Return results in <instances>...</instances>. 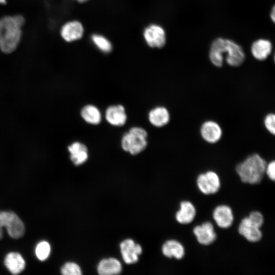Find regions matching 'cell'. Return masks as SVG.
I'll return each mask as SVG.
<instances>
[{
	"label": "cell",
	"mask_w": 275,
	"mask_h": 275,
	"mask_svg": "<svg viewBox=\"0 0 275 275\" xmlns=\"http://www.w3.org/2000/svg\"><path fill=\"white\" fill-rule=\"evenodd\" d=\"M80 115L85 121L90 124L97 125L101 121L100 111L94 105L84 106L81 109Z\"/></svg>",
	"instance_id": "7402d4cb"
},
{
	"label": "cell",
	"mask_w": 275,
	"mask_h": 275,
	"mask_svg": "<svg viewBox=\"0 0 275 275\" xmlns=\"http://www.w3.org/2000/svg\"><path fill=\"white\" fill-rule=\"evenodd\" d=\"M267 162L259 154L253 153L238 163L235 171L240 180L244 183L258 184L265 175Z\"/></svg>",
	"instance_id": "3957f363"
},
{
	"label": "cell",
	"mask_w": 275,
	"mask_h": 275,
	"mask_svg": "<svg viewBox=\"0 0 275 275\" xmlns=\"http://www.w3.org/2000/svg\"><path fill=\"white\" fill-rule=\"evenodd\" d=\"M91 40L94 45L101 51L108 53L112 51V44L110 41L104 36L100 34H93Z\"/></svg>",
	"instance_id": "603a6c76"
},
{
	"label": "cell",
	"mask_w": 275,
	"mask_h": 275,
	"mask_svg": "<svg viewBox=\"0 0 275 275\" xmlns=\"http://www.w3.org/2000/svg\"><path fill=\"white\" fill-rule=\"evenodd\" d=\"M197 210L192 202L184 200L180 203L179 208L175 213L177 222L181 225L189 224L195 219Z\"/></svg>",
	"instance_id": "5bb4252c"
},
{
	"label": "cell",
	"mask_w": 275,
	"mask_h": 275,
	"mask_svg": "<svg viewBox=\"0 0 275 275\" xmlns=\"http://www.w3.org/2000/svg\"><path fill=\"white\" fill-rule=\"evenodd\" d=\"M61 272L63 275H80L81 271L80 267L73 262H67L61 268Z\"/></svg>",
	"instance_id": "d4e9b609"
},
{
	"label": "cell",
	"mask_w": 275,
	"mask_h": 275,
	"mask_svg": "<svg viewBox=\"0 0 275 275\" xmlns=\"http://www.w3.org/2000/svg\"><path fill=\"white\" fill-rule=\"evenodd\" d=\"M250 221L256 226L261 228L264 222L263 214L258 211H253L248 216Z\"/></svg>",
	"instance_id": "4316f807"
},
{
	"label": "cell",
	"mask_w": 275,
	"mask_h": 275,
	"mask_svg": "<svg viewBox=\"0 0 275 275\" xmlns=\"http://www.w3.org/2000/svg\"><path fill=\"white\" fill-rule=\"evenodd\" d=\"M263 124L266 130L275 136V113H268L264 118Z\"/></svg>",
	"instance_id": "484cf974"
},
{
	"label": "cell",
	"mask_w": 275,
	"mask_h": 275,
	"mask_svg": "<svg viewBox=\"0 0 275 275\" xmlns=\"http://www.w3.org/2000/svg\"><path fill=\"white\" fill-rule=\"evenodd\" d=\"M120 250L124 262L127 264L136 262L142 253V246L131 239H127L120 244Z\"/></svg>",
	"instance_id": "4fadbf2b"
},
{
	"label": "cell",
	"mask_w": 275,
	"mask_h": 275,
	"mask_svg": "<svg viewBox=\"0 0 275 275\" xmlns=\"http://www.w3.org/2000/svg\"><path fill=\"white\" fill-rule=\"evenodd\" d=\"M97 270L101 275L117 274L121 272L122 266L120 262L115 258L104 259L99 262Z\"/></svg>",
	"instance_id": "44dd1931"
},
{
	"label": "cell",
	"mask_w": 275,
	"mask_h": 275,
	"mask_svg": "<svg viewBox=\"0 0 275 275\" xmlns=\"http://www.w3.org/2000/svg\"><path fill=\"white\" fill-rule=\"evenodd\" d=\"M148 117L151 124L156 127H163L170 121V113L163 106H158L151 109L148 113Z\"/></svg>",
	"instance_id": "e0dca14e"
},
{
	"label": "cell",
	"mask_w": 275,
	"mask_h": 275,
	"mask_svg": "<svg viewBox=\"0 0 275 275\" xmlns=\"http://www.w3.org/2000/svg\"><path fill=\"white\" fill-rule=\"evenodd\" d=\"M143 36L150 47L162 48L166 43L165 31L157 24H152L147 26L144 31Z\"/></svg>",
	"instance_id": "52a82bcc"
},
{
	"label": "cell",
	"mask_w": 275,
	"mask_h": 275,
	"mask_svg": "<svg viewBox=\"0 0 275 275\" xmlns=\"http://www.w3.org/2000/svg\"><path fill=\"white\" fill-rule=\"evenodd\" d=\"M193 233L198 242L203 245L211 244L217 238L213 224L208 221L196 226L193 229Z\"/></svg>",
	"instance_id": "ba28073f"
},
{
	"label": "cell",
	"mask_w": 275,
	"mask_h": 275,
	"mask_svg": "<svg viewBox=\"0 0 275 275\" xmlns=\"http://www.w3.org/2000/svg\"><path fill=\"white\" fill-rule=\"evenodd\" d=\"M74 1H76L78 3H82L87 2L89 1V0H74Z\"/></svg>",
	"instance_id": "4dcf8cb0"
},
{
	"label": "cell",
	"mask_w": 275,
	"mask_h": 275,
	"mask_svg": "<svg viewBox=\"0 0 275 275\" xmlns=\"http://www.w3.org/2000/svg\"><path fill=\"white\" fill-rule=\"evenodd\" d=\"M270 17L272 21L275 23V5H273L272 7L270 13Z\"/></svg>",
	"instance_id": "f1b7e54d"
},
{
	"label": "cell",
	"mask_w": 275,
	"mask_h": 275,
	"mask_svg": "<svg viewBox=\"0 0 275 275\" xmlns=\"http://www.w3.org/2000/svg\"><path fill=\"white\" fill-rule=\"evenodd\" d=\"M232 67H238L245 60V53L242 47L232 40L221 38L215 39L211 45L209 59L215 66L221 67L224 61Z\"/></svg>",
	"instance_id": "6da1fadb"
},
{
	"label": "cell",
	"mask_w": 275,
	"mask_h": 275,
	"mask_svg": "<svg viewBox=\"0 0 275 275\" xmlns=\"http://www.w3.org/2000/svg\"><path fill=\"white\" fill-rule=\"evenodd\" d=\"M0 225L2 228H6L8 234L13 238H20L24 234V224L14 212L0 211Z\"/></svg>",
	"instance_id": "5b68a950"
},
{
	"label": "cell",
	"mask_w": 275,
	"mask_h": 275,
	"mask_svg": "<svg viewBox=\"0 0 275 275\" xmlns=\"http://www.w3.org/2000/svg\"><path fill=\"white\" fill-rule=\"evenodd\" d=\"M105 117L107 122L114 126H122L127 121L125 108L121 104L108 106L105 111Z\"/></svg>",
	"instance_id": "9a60e30c"
},
{
	"label": "cell",
	"mask_w": 275,
	"mask_h": 275,
	"mask_svg": "<svg viewBox=\"0 0 275 275\" xmlns=\"http://www.w3.org/2000/svg\"><path fill=\"white\" fill-rule=\"evenodd\" d=\"M273 61H274V62L275 63V53H274V56H273Z\"/></svg>",
	"instance_id": "d6a6232c"
},
{
	"label": "cell",
	"mask_w": 275,
	"mask_h": 275,
	"mask_svg": "<svg viewBox=\"0 0 275 275\" xmlns=\"http://www.w3.org/2000/svg\"><path fill=\"white\" fill-rule=\"evenodd\" d=\"M24 17L20 15L5 16L0 18V50L10 53L16 50L22 37Z\"/></svg>",
	"instance_id": "7a4b0ae2"
},
{
	"label": "cell",
	"mask_w": 275,
	"mask_h": 275,
	"mask_svg": "<svg viewBox=\"0 0 275 275\" xmlns=\"http://www.w3.org/2000/svg\"><path fill=\"white\" fill-rule=\"evenodd\" d=\"M272 49V44L269 40L259 39L253 43L251 52L256 60L262 61L266 60L271 54Z\"/></svg>",
	"instance_id": "d6986e66"
},
{
	"label": "cell",
	"mask_w": 275,
	"mask_h": 275,
	"mask_svg": "<svg viewBox=\"0 0 275 275\" xmlns=\"http://www.w3.org/2000/svg\"><path fill=\"white\" fill-rule=\"evenodd\" d=\"M84 34V28L77 20H71L65 23L61 28L60 35L66 42H72L80 39Z\"/></svg>",
	"instance_id": "8fae6325"
},
{
	"label": "cell",
	"mask_w": 275,
	"mask_h": 275,
	"mask_svg": "<svg viewBox=\"0 0 275 275\" xmlns=\"http://www.w3.org/2000/svg\"><path fill=\"white\" fill-rule=\"evenodd\" d=\"M161 251L166 257L171 259L174 258L177 260L182 259L185 253L183 245L174 239L166 240L162 245Z\"/></svg>",
	"instance_id": "2e32d148"
},
{
	"label": "cell",
	"mask_w": 275,
	"mask_h": 275,
	"mask_svg": "<svg viewBox=\"0 0 275 275\" xmlns=\"http://www.w3.org/2000/svg\"><path fill=\"white\" fill-rule=\"evenodd\" d=\"M212 217L217 226L222 229L230 228L234 219L232 209L225 204L215 207L212 212Z\"/></svg>",
	"instance_id": "30bf717a"
},
{
	"label": "cell",
	"mask_w": 275,
	"mask_h": 275,
	"mask_svg": "<svg viewBox=\"0 0 275 275\" xmlns=\"http://www.w3.org/2000/svg\"><path fill=\"white\" fill-rule=\"evenodd\" d=\"M70 158L76 166L85 162L88 158V151L86 146L79 142H74L68 146Z\"/></svg>",
	"instance_id": "ac0fdd59"
},
{
	"label": "cell",
	"mask_w": 275,
	"mask_h": 275,
	"mask_svg": "<svg viewBox=\"0 0 275 275\" xmlns=\"http://www.w3.org/2000/svg\"><path fill=\"white\" fill-rule=\"evenodd\" d=\"M200 131L202 139L210 144H215L218 142L223 134L219 124L213 120L205 121L201 125Z\"/></svg>",
	"instance_id": "7c38bea8"
},
{
	"label": "cell",
	"mask_w": 275,
	"mask_h": 275,
	"mask_svg": "<svg viewBox=\"0 0 275 275\" xmlns=\"http://www.w3.org/2000/svg\"><path fill=\"white\" fill-rule=\"evenodd\" d=\"M4 264L8 270L13 274L20 273L25 266L23 258L21 254L17 252H10L7 254Z\"/></svg>",
	"instance_id": "ffe728a7"
},
{
	"label": "cell",
	"mask_w": 275,
	"mask_h": 275,
	"mask_svg": "<svg viewBox=\"0 0 275 275\" xmlns=\"http://www.w3.org/2000/svg\"><path fill=\"white\" fill-rule=\"evenodd\" d=\"M147 137L145 129L133 127L123 134L121 141L122 148L131 155L138 154L147 147Z\"/></svg>",
	"instance_id": "277c9868"
},
{
	"label": "cell",
	"mask_w": 275,
	"mask_h": 275,
	"mask_svg": "<svg viewBox=\"0 0 275 275\" xmlns=\"http://www.w3.org/2000/svg\"><path fill=\"white\" fill-rule=\"evenodd\" d=\"M3 228L1 227L0 225V239L3 238Z\"/></svg>",
	"instance_id": "f546056e"
},
{
	"label": "cell",
	"mask_w": 275,
	"mask_h": 275,
	"mask_svg": "<svg viewBox=\"0 0 275 275\" xmlns=\"http://www.w3.org/2000/svg\"><path fill=\"white\" fill-rule=\"evenodd\" d=\"M196 184L199 190L205 195H213L220 189V177L215 172L207 171L200 174L196 179Z\"/></svg>",
	"instance_id": "8992f818"
},
{
	"label": "cell",
	"mask_w": 275,
	"mask_h": 275,
	"mask_svg": "<svg viewBox=\"0 0 275 275\" xmlns=\"http://www.w3.org/2000/svg\"><path fill=\"white\" fill-rule=\"evenodd\" d=\"M50 252V246L46 241L39 242L35 248V254L37 258L40 261L45 260L49 256Z\"/></svg>",
	"instance_id": "cb8c5ba5"
},
{
	"label": "cell",
	"mask_w": 275,
	"mask_h": 275,
	"mask_svg": "<svg viewBox=\"0 0 275 275\" xmlns=\"http://www.w3.org/2000/svg\"><path fill=\"white\" fill-rule=\"evenodd\" d=\"M260 229L254 225L248 216H245L239 223L238 232L247 241L257 242L262 238V233Z\"/></svg>",
	"instance_id": "9c48e42d"
},
{
	"label": "cell",
	"mask_w": 275,
	"mask_h": 275,
	"mask_svg": "<svg viewBox=\"0 0 275 275\" xmlns=\"http://www.w3.org/2000/svg\"><path fill=\"white\" fill-rule=\"evenodd\" d=\"M6 3V0H0V4H5Z\"/></svg>",
	"instance_id": "1f68e13d"
},
{
	"label": "cell",
	"mask_w": 275,
	"mask_h": 275,
	"mask_svg": "<svg viewBox=\"0 0 275 275\" xmlns=\"http://www.w3.org/2000/svg\"><path fill=\"white\" fill-rule=\"evenodd\" d=\"M265 175L270 180L275 182V159L267 163Z\"/></svg>",
	"instance_id": "83f0119b"
}]
</instances>
